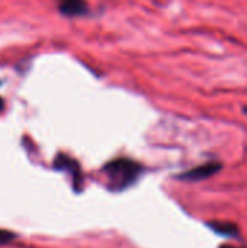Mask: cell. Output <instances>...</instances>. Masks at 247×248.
<instances>
[{"instance_id": "obj_5", "label": "cell", "mask_w": 247, "mask_h": 248, "mask_svg": "<svg viewBox=\"0 0 247 248\" xmlns=\"http://www.w3.org/2000/svg\"><path fill=\"white\" fill-rule=\"evenodd\" d=\"M12 240H15V234L4 231V230H0V244H7Z\"/></svg>"}, {"instance_id": "obj_8", "label": "cell", "mask_w": 247, "mask_h": 248, "mask_svg": "<svg viewBox=\"0 0 247 248\" xmlns=\"http://www.w3.org/2000/svg\"><path fill=\"white\" fill-rule=\"evenodd\" d=\"M243 110H245V113H246V115H247V108H245V109H243Z\"/></svg>"}, {"instance_id": "obj_4", "label": "cell", "mask_w": 247, "mask_h": 248, "mask_svg": "<svg viewBox=\"0 0 247 248\" xmlns=\"http://www.w3.org/2000/svg\"><path fill=\"white\" fill-rule=\"evenodd\" d=\"M208 227L218 232L220 235H224V237H237L239 235V227L236 224H231V222H227V221H215V222H210Z\"/></svg>"}, {"instance_id": "obj_7", "label": "cell", "mask_w": 247, "mask_h": 248, "mask_svg": "<svg viewBox=\"0 0 247 248\" xmlns=\"http://www.w3.org/2000/svg\"><path fill=\"white\" fill-rule=\"evenodd\" d=\"M1 108H3V100L0 99V110H1Z\"/></svg>"}, {"instance_id": "obj_2", "label": "cell", "mask_w": 247, "mask_h": 248, "mask_svg": "<svg viewBox=\"0 0 247 248\" xmlns=\"http://www.w3.org/2000/svg\"><path fill=\"white\" fill-rule=\"evenodd\" d=\"M221 164L217 163V161H210V163H205V164H201L183 174L179 176L181 180H186V182H199V180H205V179H210L213 177L214 174H217L220 170H221Z\"/></svg>"}, {"instance_id": "obj_1", "label": "cell", "mask_w": 247, "mask_h": 248, "mask_svg": "<svg viewBox=\"0 0 247 248\" xmlns=\"http://www.w3.org/2000/svg\"><path fill=\"white\" fill-rule=\"evenodd\" d=\"M141 166L128 158H118L106 164L103 169L108 185L114 190H124L130 187L141 174Z\"/></svg>"}, {"instance_id": "obj_3", "label": "cell", "mask_w": 247, "mask_h": 248, "mask_svg": "<svg viewBox=\"0 0 247 248\" xmlns=\"http://www.w3.org/2000/svg\"><path fill=\"white\" fill-rule=\"evenodd\" d=\"M58 9L66 16H82L87 12L84 0H58Z\"/></svg>"}, {"instance_id": "obj_6", "label": "cell", "mask_w": 247, "mask_h": 248, "mask_svg": "<svg viewBox=\"0 0 247 248\" xmlns=\"http://www.w3.org/2000/svg\"><path fill=\"white\" fill-rule=\"evenodd\" d=\"M221 248H239V247H233V246H223Z\"/></svg>"}]
</instances>
